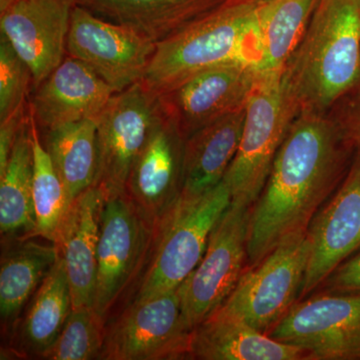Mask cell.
<instances>
[{
	"label": "cell",
	"instance_id": "cell-33",
	"mask_svg": "<svg viewBox=\"0 0 360 360\" xmlns=\"http://www.w3.org/2000/svg\"><path fill=\"white\" fill-rule=\"evenodd\" d=\"M73 1L75 2V4H79V6H84V2L86 1V0H73Z\"/></svg>",
	"mask_w": 360,
	"mask_h": 360
},
{
	"label": "cell",
	"instance_id": "cell-25",
	"mask_svg": "<svg viewBox=\"0 0 360 360\" xmlns=\"http://www.w3.org/2000/svg\"><path fill=\"white\" fill-rule=\"evenodd\" d=\"M319 0H265L258 13L262 77L283 75L307 32Z\"/></svg>",
	"mask_w": 360,
	"mask_h": 360
},
{
	"label": "cell",
	"instance_id": "cell-12",
	"mask_svg": "<svg viewBox=\"0 0 360 360\" xmlns=\"http://www.w3.org/2000/svg\"><path fill=\"white\" fill-rule=\"evenodd\" d=\"M156 44L127 27L94 15L75 4L71 11L66 53L89 66L116 94L141 82Z\"/></svg>",
	"mask_w": 360,
	"mask_h": 360
},
{
	"label": "cell",
	"instance_id": "cell-9",
	"mask_svg": "<svg viewBox=\"0 0 360 360\" xmlns=\"http://www.w3.org/2000/svg\"><path fill=\"white\" fill-rule=\"evenodd\" d=\"M191 338L177 288L129 303L106 326L99 359H191Z\"/></svg>",
	"mask_w": 360,
	"mask_h": 360
},
{
	"label": "cell",
	"instance_id": "cell-4",
	"mask_svg": "<svg viewBox=\"0 0 360 360\" xmlns=\"http://www.w3.org/2000/svg\"><path fill=\"white\" fill-rule=\"evenodd\" d=\"M231 200L224 180L200 195L180 194L155 225L148 262L130 302L179 288L200 262L212 229Z\"/></svg>",
	"mask_w": 360,
	"mask_h": 360
},
{
	"label": "cell",
	"instance_id": "cell-22",
	"mask_svg": "<svg viewBox=\"0 0 360 360\" xmlns=\"http://www.w3.org/2000/svg\"><path fill=\"white\" fill-rule=\"evenodd\" d=\"M33 238L2 243L0 266V315L6 326L15 324L59 257L56 243Z\"/></svg>",
	"mask_w": 360,
	"mask_h": 360
},
{
	"label": "cell",
	"instance_id": "cell-23",
	"mask_svg": "<svg viewBox=\"0 0 360 360\" xmlns=\"http://www.w3.org/2000/svg\"><path fill=\"white\" fill-rule=\"evenodd\" d=\"M71 309L70 281L65 262L59 255L53 269L30 300L22 319L18 321V354L39 359L58 338Z\"/></svg>",
	"mask_w": 360,
	"mask_h": 360
},
{
	"label": "cell",
	"instance_id": "cell-28",
	"mask_svg": "<svg viewBox=\"0 0 360 360\" xmlns=\"http://www.w3.org/2000/svg\"><path fill=\"white\" fill-rule=\"evenodd\" d=\"M105 331V324L92 307L72 309L58 338L39 359H99L103 352Z\"/></svg>",
	"mask_w": 360,
	"mask_h": 360
},
{
	"label": "cell",
	"instance_id": "cell-27",
	"mask_svg": "<svg viewBox=\"0 0 360 360\" xmlns=\"http://www.w3.org/2000/svg\"><path fill=\"white\" fill-rule=\"evenodd\" d=\"M33 156L32 200L35 219V238L54 243L61 219L70 205L68 193L40 139L39 129L30 106Z\"/></svg>",
	"mask_w": 360,
	"mask_h": 360
},
{
	"label": "cell",
	"instance_id": "cell-26",
	"mask_svg": "<svg viewBox=\"0 0 360 360\" xmlns=\"http://www.w3.org/2000/svg\"><path fill=\"white\" fill-rule=\"evenodd\" d=\"M44 146L65 184L70 203L94 186L98 167L96 120L47 130Z\"/></svg>",
	"mask_w": 360,
	"mask_h": 360
},
{
	"label": "cell",
	"instance_id": "cell-13",
	"mask_svg": "<svg viewBox=\"0 0 360 360\" xmlns=\"http://www.w3.org/2000/svg\"><path fill=\"white\" fill-rule=\"evenodd\" d=\"M262 75L257 66L225 63L201 71L158 96L162 115L187 139L196 130L246 106Z\"/></svg>",
	"mask_w": 360,
	"mask_h": 360
},
{
	"label": "cell",
	"instance_id": "cell-6",
	"mask_svg": "<svg viewBox=\"0 0 360 360\" xmlns=\"http://www.w3.org/2000/svg\"><path fill=\"white\" fill-rule=\"evenodd\" d=\"M155 225L125 194L104 201L92 309L108 326L110 314L143 271Z\"/></svg>",
	"mask_w": 360,
	"mask_h": 360
},
{
	"label": "cell",
	"instance_id": "cell-15",
	"mask_svg": "<svg viewBox=\"0 0 360 360\" xmlns=\"http://www.w3.org/2000/svg\"><path fill=\"white\" fill-rule=\"evenodd\" d=\"M307 236L310 257L300 298L314 292L338 265L360 250V151L357 149L345 179L315 215Z\"/></svg>",
	"mask_w": 360,
	"mask_h": 360
},
{
	"label": "cell",
	"instance_id": "cell-11",
	"mask_svg": "<svg viewBox=\"0 0 360 360\" xmlns=\"http://www.w3.org/2000/svg\"><path fill=\"white\" fill-rule=\"evenodd\" d=\"M319 292L296 302L267 335L311 360H360V293Z\"/></svg>",
	"mask_w": 360,
	"mask_h": 360
},
{
	"label": "cell",
	"instance_id": "cell-18",
	"mask_svg": "<svg viewBox=\"0 0 360 360\" xmlns=\"http://www.w3.org/2000/svg\"><path fill=\"white\" fill-rule=\"evenodd\" d=\"M105 194L94 184L71 201L56 232L65 262L72 309L92 307L96 283L97 248Z\"/></svg>",
	"mask_w": 360,
	"mask_h": 360
},
{
	"label": "cell",
	"instance_id": "cell-14",
	"mask_svg": "<svg viewBox=\"0 0 360 360\" xmlns=\"http://www.w3.org/2000/svg\"><path fill=\"white\" fill-rule=\"evenodd\" d=\"M73 0H0V32L33 75V89L65 59Z\"/></svg>",
	"mask_w": 360,
	"mask_h": 360
},
{
	"label": "cell",
	"instance_id": "cell-24",
	"mask_svg": "<svg viewBox=\"0 0 360 360\" xmlns=\"http://www.w3.org/2000/svg\"><path fill=\"white\" fill-rule=\"evenodd\" d=\"M34 156L30 115L23 124L6 169L0 174V233L2 243L33 238L32 186Z\"/></svg>",
	"mask_w": 360,
	"mask_h": 360
},
{
	"label": "cell",
	"instance_id": "cell-10",
	"mask_svg": "<svg viewBox=\"0 0 360 360\" xmlns=\"http://www.w3.org/2000/svg\"><path fill=\"white\" fill-rule=\"evenodd\" d=\"M160 115L158 96L141 82L117 92L96 120V186L106 198L125 193L127 179Z\"/></svg>",
	"mask_w": 360,
	"mask_h": 360
},
{
	"label": "cell",
	"instance_id": "cell-19",
	"mask_svg": "<svg viewBox=\"0 0 360 360\" xmlns=\"http://www.w3.org/2000/svg\"><path fill=\"white\" fill-rule=\"evenodd\" d=\"M191 359L311 360L307 350L274 340L238 317L215 310L193 330Z\"/></svg>",
	"mask_w": 360,
	"mask_h": 360
},
{
	"label": "cell",
	"instance_id": "cell-16",
	"mask_svg": "<svg viewBox=\"0 0 360 360\" xmlns=\"http://www.w3.org/2000/svg\"><path fill=\"white\" fill-rule=\"evenodd\" d=\"M184 143L186 139L160 110L130 172L124 193L153 225L181 193Z\"/></svg>",
	"mask_w": 360,
	"mask_h": 360
},
{
	"label": "cell",
	"instance_id": "cell-3",
	"mask_svg": "<svg viewBox=\"0 0 360 360\" xmlns=\"http://www.w3.org/2000/svg\"><path fill=\"white\" fill-rule=\"evenodd\" d=\"M265 0H225L221 6L156 44L141 82L155 96L201 71L260 60L258 13Z\"/></svg>",
	"mask_w": 360,
	"mask_h": 360
},
{
	"label": "cell",
	"instance_id": "cell-7",
	"mask_svg": "<svg viewBox=\"0 0 360 360\" xmlns=\"http://www.w3.org/2000/svg\"><path fill=\"white\" fill-rule=\"evenodd\" d=\"M250 207L231 200L212 229L200 262L180 284L182 316L191 330L219 309L245 271Z\"/></svg>",
	"mask_w": 360,
	"mask_h": 360
},
{
	"label": "cell",
	"instance_id": "cell-8",
	"mask_svg": "<svg viewBox=\"0 0 360 360\" xmlns=\"http://www.w3.org/2000/svg\"><path fill=\"white\" fill-rule=\"evenodd\" d=\"M310 257L307 233L285 241L252 269L217 309L269 333L302 295Z\"/></svg>",
	"mask_w": 360,
	"mask_h": 360
},
{
	"label": "cell",
	"instance_id": "cell-30",
	"mask_svg": "<svg viewBox=\"0 0 360 360\" xmlns=\"http://www.w3.org/2000/svg\"><path fill=\"white\" fill-rule=\"evenodd\" d=\"M328 113L360 151V82Z\"/></svg>",
	"mask_w": 360,
	"mask_h": 360
},
{
	"label": "cell",
	"instance_id": "cell-1",
	"mask_svg": "<svg viewBox=\"0 0 360 360\" xmlns=\"http://www.w3.org/2000/svg\"><path fill=\"white\" fill-rule=\"evenodd\" d=\"M355 153L354 142L329 113H297L250 207L246 269L307 233L345 179Z\"/></svg>",
	"mask_w": 360,
	"mask_h": 360
},
{
	"label": "cell",
	"instance_id": "cell-34",
	"mask_svg": "<svg viewBox=\"0 0 360 360\" xmlns=\"http://www.w3.org/2000/svg\"><path fill=\"white\" fill-rule=\"evenodd\" d=\"M359 6H360V0H359Z\"/></svg>",
	"mask_w": 360,
	"mask_h": 360
},
{
	"label": "cell",
	"instance_id": "cell-29",
	"mask_svg": "<svg viewBox=\"0 0 360 360\" xmlns=\"http://www.w3.org/2000/svg\"><path fill=\"white\" fill-rule=\"evenodd\" d=\"M33 75L4 35L0 34V120L28 101Z\"/></svg>",
	"mask_w": 360,
	"mask_h": 360
},
{
	"label": "cell",
	"instance_id": "cell-2",
	"mask_svg": "<svg viewBox=\"0 0 360 360\" xmlns=\"http://www.w3.org/2000/svg\"><path fill=\"white\" fill-rule=\"evenodd\" d=\"M283 79L298 110L319 113L359 84V0L317 1Z\"/></svg>",
	"mask_w": 360,
	"mask_h": 360
},
{
	"label": "cell",
	"instance_id": "cell-5",
	"mask_svg": "<svg viewBox=\"0 0 360 360\" xmlns=\"http://www.w3.org/2000/svg\"><path fill=\"white\" fill-rule=\"evenodd\" d=\"M298 112L283 75L260 78L246 103L238 153L224 175L233 202L251 206L257 201Z\"/></svg>",
	"mask_w": 360,
	"mask_h": 360
},
{
	"label": "cell",
	"instance_id": "cell-20",
	"mask_svg": "<svg viewBox=\"0 0 360 360\" xmlns=\"http://www.w3.org/2000/svg\"><path fill=\"white\" fill-rule=\"evenodd\" d=\"M245 108L222 116L187 137L180 194L200 195L224 180L238 150Z\"/></svg>",
	"mask_w": 360,
	"mask_h": 360
},
{
	"label": "cell",
	"instance_id": "cell-32",
	"mask_svg": "<svg viewBox=\"0 0 360 360\" xmlns=\"http://www.w3.org/2000/svg\"><path fill=\"white\" fill-rule=\"evenodd\" d=\"M30 115V99L13 112L0 120V174L6 169L14 144Z\"/></svg>",
	"mask_w": 360,
	"mask_h": 360
},
{
	"label": "cell",
	"instance_id": "cell-17",
	"mask_svg": "<svg viewBox=\"0 0 360 360\" xmlns=\"http://www.w3.org/2000/svg\"><path fill=\"white\" fill-rule=\"evenodd\" d=\"M30 110L45 131L82 120H97L116 92L89 66L68 56L34 89Z\"/></svg>",
	"mask_w": 360,
	"mask_h": 360
},
{
	"label": "cell",
	"instance_id": "cell-21",
	"mask_svg": "<svg viewBox=\"0 0 360 360\" xmlns=\"http://www.w3.org/2000/svg\"><path fill=\"white\" fill-rule=\"evenodd\" d=\"M225 0H86L92 13L127 26L158 44L221 6Z\"/></svg>",
	"mask_w": 360,
	"mask_h": 360
},
{
	"label": "cell",
	"instance_id": "cell-31",
	"mask_svg": "<svg viewBox=\"0 0 360 360\" xmlns=\"http://www.w3.org/2000/svg\"><path fill=\"white\" fill-rule=\"evenodd\" d=\"M319 288L326 292L359 295L360 250L338 265Z\"/></svg>",
	"mask_w": 360,
	"mask_h": 360
}]
</instances>
